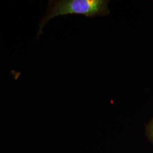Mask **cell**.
I'll list each match as a JSON object with an SVG mask.
<instances>
[{
  "mask_svg": "<svg viewBox=\"0 0 153 153\" xmlns=\"http://www.w3.org/2000/svg\"><path fill=\"white\" fill-rule=\"evenodd\" d=\"M109 1L53 0L48 2L47 12L40 19L36 38L41 35L45 25L52 18L68 14H80L87 17L105 16L109 14Z\"/></svg>",
  "mask_w": 153,
  "mask_h": 153,
  "instance_id": "1",
  "label": "cell"
},
{
  "mask_svg": "<svg viewBox=\"0 0 153 153\" xmlns=\"http://www.w3.org/2000/svg\"><path fill=\"white\" fill-rule=\"evenodd\" d=\"M146 133L148 138L153 144V119L146 127Z\"/></svg>",
  "mask_w": 153,
  "mask_h": 153,
  "instance_id": "2",
  "label": "cell"
}]
</instances>
